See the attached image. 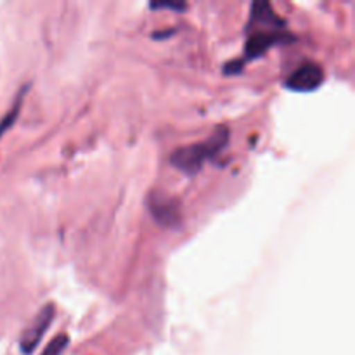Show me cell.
I'll return each instance as SVG.
<instances>
[{
  "label": "cell",
  "mask_w": 355,
  "mask_h": 355,
  "mask_svg": "<svg viewBox=\"0 0 355 355\" xmlns=\"http://www.w3.org/2000/svg\"><path fill=\"white\" fill-rule=\"evenodd\" d=\"M286 23L283 17L277 16L274 7L266 0H255L252 3V12H250V23L246 31L252 30H284Z\"/></svg>",
  "instance_id": "cell-6"
},
{
  "label": "cell",
  "mask_w": 355,
  "mask_h": 355,
  "mask_svg": "<svg viewBox=\"0 0 355 355\" xmlns=\"http://www.w3.org/2000/svg\"><path fill=\"white\" fill-rule=\"evenodd\" d=\"M28 89H30V85H26L24 89L19 90V94L16 96V101L12 103V107H10V110L6 113V116L0 120V137H2L10 127H12L14 121H16L17 116H19L21 106H23V101H24V94L28 92Z\"/></svg>",
  "instance_id": "cell-7"
},
{
  "label": "cell",
  "mask_w": 355,
  "mask_h": 355,
  "mask_svg": "<svg viewBox=\"0 0 355 355\" xmlns=\"http://www.w3.org/2000/svg\"><path fill=\"white\" fill-rule=\"evenodd\" d=\"M148 208L153 218L163 227H179L180 222H182L180 203L173 198L165 196V194H151L148 200Z\"/></svg>",
  "instance_id": "cell-5"
},
{
  "label": "cell",
  "mask_w": 355,
  "mask_h": 355,
  "mask_svg": "<svg viewBox=\"0 0 355 355\" xmlns=\"http://www.w3.org/2000/svg\"><path fill=\"white\" fill-rule=\"evenodd\" d=\"M326 73L318 62H304L298 66L286 80H284V87L291 92H314L319 87L324 83Z\"/></svg>",
  "instance_id": "cell-4"
},
{
  "label": "cell",
  "mask_w": 355,
  "mask_h": 355,
  "mask_svg": "<svg viewBox=\"0 0 355 355\" xmlns=\"http://www.w3.org/2000/svg\"><path fill=\"white\" fill-rule=\"evenodd\" d=\"M68 345H69V336L66 335V333H59L58 336H54V338L49 342V345L45 347L44 352L40 355H61L66 349H68Z\"/></svg>",
  "instance_id": "cell-8"
},
{
  "label": "cell",
  "mask_w": 355,
  "mask_h": 355,
  "mask_svg": "<svg viewBox=\"0 0 355 355\" xmlns=\"http://www.w3.org/2000/svg\"><path fill=\"white\" fill-rule=\"evenodd\" d=\"M55 318V305L45 304L44 309L33 318L31 324L23 331L19 340V349L24 355H31L40 345L42 338L45 336L47 329L51 328L52 321Z\"/></svg>",
  "instance_id": "cell-3"
},
{
  "label": "cell",
  "mask_w": 355,
  "mask_h": 355,
  "mask_svg": "<svg viewBox=\"0 0 355 355\" xmlns=\"http://www.w3.org/2000/svg\"><path fill=\"white\" fill-rule=\"evenodd\" d=\"M229 137H231L229 128L225 125H220V127L215 128L214 134L205 142L182 146V148L175 149L170 156V163H172L173 168L182 172L184 175H196L208 159L215 158L229 144Z\"/></svg>",
  "instance_id": "cell-1"
},
{
  "label": "cell",
  "mask_w": 355,
  "mask_h": 355,
  "mask_svg": "<svg viewBox=\"0 0 355 355\" xmlns=\"http://www.w3.org/2000/svg\"><path fill=\"white\" fill-rule=\"evenodd\" d=\"M173 33H175V30H173V28H170V30H166V31L159 30V31H156V33H153V38H166Z\"/></svg>",
  "instance_id": "cell-10"
},
{
  "label": "cell",
  "mask_w": 355,
  "mask_h": 355,
  "mask_svg": "<svg viewBox=\"0 0 355 355\" xmlns=\"http://www.w3.org/2000/svg\"><path fill=\"white\" fill-rule=\"evenodd\" d=\"M153 10H163V9H170V10H186L187 3L184 2H151L149 3Z\"/></svg>",
  "instance_id": "cell-9"
},
{
  "label": "cell",
  "mask_w": 355,
  "mask_h": 355,
  "mask_svg": "<svg viewBox=\"0 0 355 355\" xmlns=\"http://www.w3.org/2000/svg\"><path fill=\"white\" fill-rule=\"evenodd\" d=\"M291 40H295V37L284 30L248 31V38H246V45H245V58L241 59V62L253 61V59L266 54L269 49L276 47V45L279 44H290Z\"/></svg>",
  "instance_id": "cell-2"
}]
</instances>
